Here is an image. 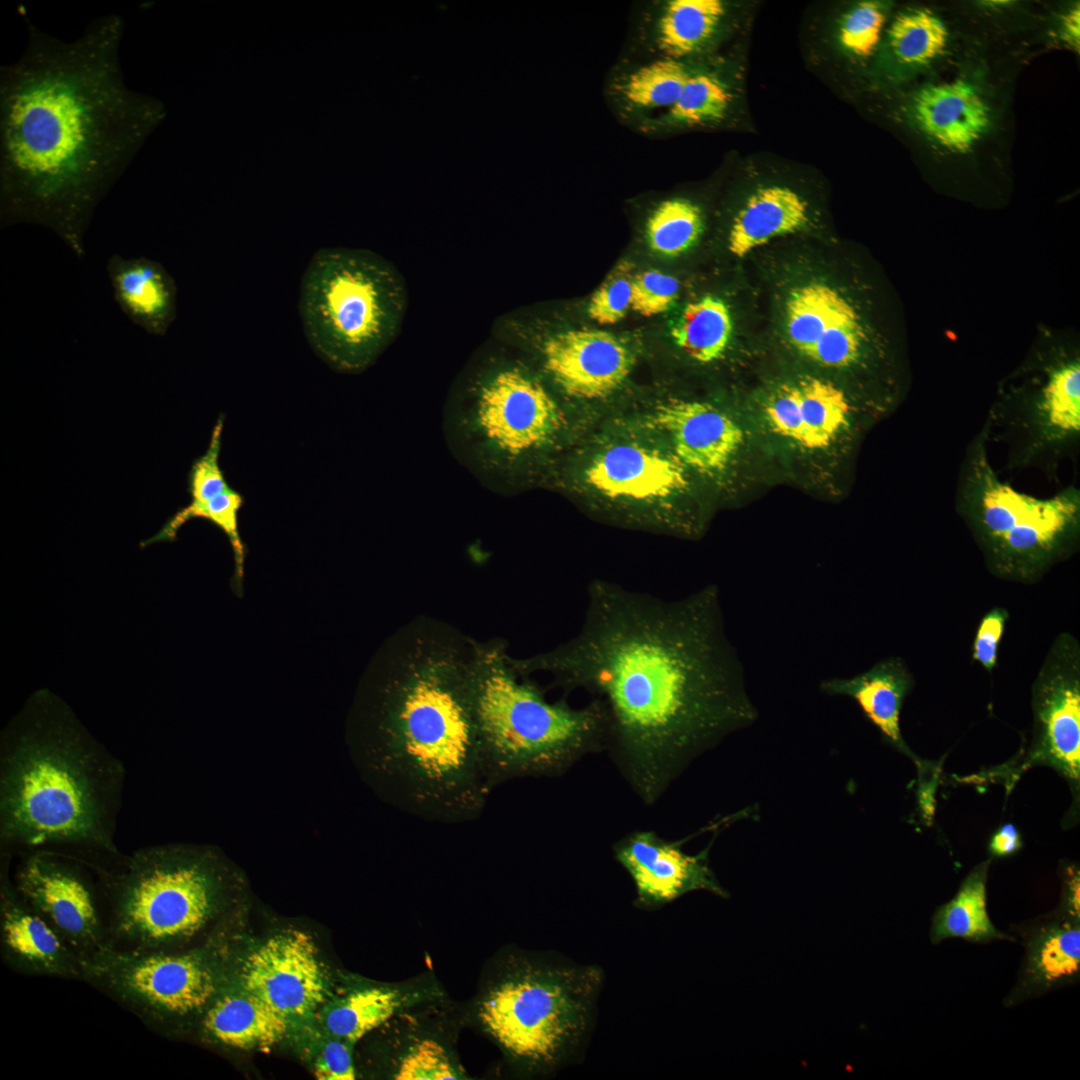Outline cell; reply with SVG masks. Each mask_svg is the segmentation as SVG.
<instances>
[{
  "instance_id": "cell-1",
  "label": "cell",
  "mask_w": 1080,
  "mask_h": 1080,
  "mask_svg": "<svg viewBox=\"0 0 1080 1080\" xmlns=\"http://www.w3.org/2000/svg\"><path fill=\"white\" fill-rule=\"evenodd\" d=\"M511 663L522 676L544 672L603 703L605 751L647 806L697 757L758 718L715 584L665 600L593 580L579 632Z\"/></svg>"
},
{
  "instance_id": "cell-2",
  "label": "cell",
  "mask_w": 1080,
  "mask_h": 1080,
  "mask_svg": "<svg viewBox=\"0 0 1080 1080\" xmlns=\"http://www.w3.org/2000/svg\"><path fill=\"white\" fill-rule=\"evenodd\" d=\"M27 24L25 51L0 69L1 221L46 226L81 255L96 206L166 107L124 82L120 15L70 42Z\"/></svg>"
},
{
  "instance_id": "cell-3",
  "label": "cell",
  "mask_w": 1080,
  "mask_h": 1080,
  "mask_svg": "<svg viewBox=\"0 0 1080 1080\" xmlns=\"http://www.w3.org/2000/svg\"><path fill=\"white\" fill-rule=\"evenodd\" d=\"M472 639L427 617L376 656L355 703L351 743L359 767L391 804L426 821L462 824L489 792L466 694Z\"/></svg>"
},
{
  "instance_id": "cell-4",
  "label": "cell",
  "mask_w": 1080,
  "mask_h": 1080,
  "mask_svg": "<svg viewBox=\"0 0 1080 1080\" xmlns=\"http://www.w3.org/2000/svg\"><path fill=\"white\" fill-rule=\"evenodd\" d=\"M122 770L46 690L5 734L1 835L27 846L81 844L115 853L112 814Z\"/></svg>"
},
{
  "instance_id": "cell-5",
  "label": "cell",
  "mask_w": 1080,
  "mask_h": 1080,
  "mask_svg": "<svg viewBox=\"0 0 1080 1080\" xmlns=\"http://www.w3.org/2000/svg\"><path fill=\"white\" fill-rule=\"evenodd\" d=\"M579 415L534 368L490 353L452 391L444 434L454 457L499 493L545 484L579 437Z\"/></svg>"
},
{
  "instance_id": "cell-6",
  "label": "cell",
  "mask_w": 1080,
  "mask_h": 1080,
  "mask_svg": "<svg viewBox=\"0 0 1080 1080\" xmlns=\"http://www.w3.org/2000/svg\"><path fill=\"white\" fill-rule=\"evenodd\" d=\"M466 694L485 786L519 778H555L587 754L606 749L608 719L593 698L581 708L549 702L511 663L503 640H472Z\"/></svg>"
},
{
  "instance_id": "cell-7",
  "label": "cell",
  "mask_w": 1080,
  "mask_h": 1080,
  "mask_svg": "<svg viewBox=\"0 0 1080 1080\" xmlns=\"http://www.w3.org/2000/svg\"><path fill=\"white\" fill-rule=\"evenodd\" d=\"M603 983L598 965L509 949L487 974L472 1011L518 1072L545 1076L584 1058Z\"/></svg>"
},
{
  "instance_id": "cell-8",
  "label": "cell",
  "mask_w": 1080,
  "mask_h": 1080,
  "mask_svg": "<svg viewBox=\"0 0 1080 1080\" xmlns=\"http://www.w3.org/2000/svg\"><path fill=\"white\" fill-rule=\"evenodd\" d=\"M407 307L400 271L368 249L321 248L301 278L298 309L305 337L339 372L372 366L399 335Z\"/></svg>"
},
{
  "instance_id": "cell-9",
  "label": "cell",
  "mask_w": 1080,
  "mask_h": 1080,
  "mask_svg": "<svg viewBox=\"0 0 1080 1080\" xmlns=\"http://www.w3.org/2000/svg\"><path fill=\"white\" fill-rule=\"evenodd\" d=\"M591 439L558 460L546 485L576 494L617 525L673 535L697 530L682 502L690 472L658 438L628 420Z\"/></svg>"
},
{
  "instance_id": "cell-10",
  "label": "cell",
  "mask_w": 1080,
  "mask_h": 1080,
  "mask_svg": "<svg viewBox=\"0 0 1080 1080\" xmlns=\"http://www.w3.org/2000/svg\"><path fill=\"white\" fill-rule=\"evenodd\" d=\"M986 423L968 445L956 507L996 576L1035 580L1069 556L1080 534V490L1066 486L1047 498L1001 480L989 453Z\"/></svg>"
},
{
  "instance_id": "cell-11",
  "label": "cell",
  "mask_w": 1080,
  "mask_h": 1080,
  "mask_svg": "<svg viewBox=\"0 0 1080 1080\" xmlns=\"http://www.w3.org/2000/svg\"><path fill=\"white\" fill-rule=\"evenodd\" d=\"M1007 447L1006 469L1053 477L1080 440V345L1068 329L1038 325L1022 362L998 384L985 421Z\"/></svg>"
},
{
  "instance_id": "cell-12",
  "label": "cell",
  "mask_w": 1080,
  "mask_h": 1080,
  "mask_svg": "<svg viewBox=\"0 0 1080 1080\" xmlns=\"http://www.w3.org/2000/svg\"><path fill=\"white\" fill-rule=\"evenodd\" d=\"M221 901V875L206 852L154 846L134 853L111 882L112 948L176 952L201 933Z\"/></svg>"
},
{
  "instance_id": "cell-13",
  "label": "cell",
  "mask_w": 1080,
  "mask_h": 1080,
  "mask_svg": "<svg viewBox=\"0 0 1080 1080\" xmlns=\"http://www.w3.org/2000/svg\"><path fill=\"white\" fill-rule=\"evenodd\" d=\"M83 981L99 988L156 1032L199 1021L220 990L209 954L132 952L109 947L85 963Z\"/></svg>"
},
{
  "instance_id": "cell-14",
  "label": "cell",
  "mask_w": 1080,
  "mask_h": 1080,
  "mask_svg": "<svg viewBox=\"0 0 1080 1080\" xmlns=\"http://www.w3.org/2000/svg\"><path fill=\"white\" fill-rule=\"evenodd\" d=\"M533 348L538 359L536 372L573 411L577 404L609 399L624 385L636 363L626 343L598 329L548 332Z\"/></svg>"
},
{
  "instance_id": "cell-15",
  "label": "cell",
  "mask_w": 1080,
  "mask_h": 1080,
  "mask_svg": "<svg viewBox=\"0 0 1080 1080\" xmlns=\"http://www.w3.org/2000/svg\"><path fill=\"white\" fill-rule=\"evenodd\" d=\"M724 0H649L634 6L618 58L706 61L734 23Z\"/></svg>"
},
{
  "instance_id": "cell-16",
  "label": "cell",
  "mask_w": 1080,
  "mask_h": 1080,
  "mask_svg": "<svg viewBox=\"0 0 1080 1080\" xmlns=\"http://www.w3.org/2000/svg\"><path fill=\"white\" fill-rule=\"evenodd\" d=\"M1033 760L1079 785L1080 649L1063 633L1054 641L1033 686Z\"/></svg>"
},
{
  "instance_id": "cell-17",
  "label": "cell",
  "mask_w": 1080,
  "mask_h": 1080,
  "mask_svg": "<svg viewBox=\"0 0 1080 1080\" xmlns=\"http://www.w3.org/2000/svg\"><path fill=\"white\" fill-rule=\"evenodd\" d=\"M633 423L658 438L690 473L712 480L728 472L744 443L736 420L705 401L661 399Z\"/></svg>"
},
{
  "instance_id": "cell-18",
  "label": "cell",
  "mask_w": 1080,
  "mask_h": 1080,
  "mask_svg": "<svg viewBox=\"0 0 1080 1080\" xmlns=\"http://www.w3.org/2000/svg\"><path fill=\"white\" fill-rule=\"evenodd\" d=\"M15 887L85 963L111 947L93 892L76 869L35 854L19 868Z\"/></svg>"
},
{
  "instance_id": "cell-19",
  "label": "cell",
  "mask_w": 1080,
  "mask_h": 1080,
  "mask_svg": "<svg viewBox=\"0 0 1080 1080\" xmlns=\"http://www.w3.org/2000/svg\"><path fill=\"white\" fill-rule=\"evenodd\" d=\"M683 843L651 830H638L613 845L615 860L634 884L636 908L656 911L695 891L729 898L709 864L712 842L694 855L682 849Z\"/></svg>"
},
{
  "instance_id": "cell-20",
  "label": "cell",
  "mask_w": 1080,
  "mask_h": 1080,
  "mask_svg": "<svg viewBox=\"0 0 1080 1080\" xmlns=\"http://www.w3.org/2000/svg\"><path fill=\"white\" fill-rule=\"evenodd\" d=\"M242 987L288 1018L306 1016L325 1000L327 983L313 939L286 930L253 950L240 970Z\"/></svg>"
},
{
  "instance_id": "cell-21",
  "label": "cell",
  "mask_w": 1080,
  "mask_h": 1080,
  "mask_svg": "<svg viewBox=\"0 0 1080 1080\" xmlns=\"http://www.w3.org/2000/svg\"><path fill=\"white\" fill-rule=\"evenodd\" d=\"M0 943L4 961L20 973L83 980L84 960L1 875Z\"/></svg>"
},
{
  "instance_id": "cell-22",
  "label": "cell",
  "mask_w": 1080,
  "mask_h": 1080,
  "mask_svg": "<svg viewBox=\"0 0 1080 1080\" xmlns=\"http://www.w3.org/2000/svg\"><path fill=\"white\" fill-rule=\"evenodd\" d=\"M706 61L618 58L606 75L604 100L618 122L637 133L677 102L691 75Z\"/></svg>"
},
{
  "instance_id": "cell-23",
  "label": "cell",
  "mask_w": 1080,
  "mask_h": 1080,
  "mask_svg": "<svg viewBox=\"0 0 1080 1080\" xmlns=\"http://www.w3.org/2000/svg\"><path fill=\"white\" fill-rule=\"evenodd\" d=\"M916 128L935 145L957 154L974 148L991 125L990 108L981 93L963 80L929 84L909 105Z\"/></svg>"
},
{
  "instance_id": "cell-24",
  "label": "cell",
  "mask_w": 1080,
  "mask_h": 1080,
  "mask_svg": "<svg viewBox=\"0 0 1080 1080\" xmlns=\"http://www.w3.org/2000/svg\"><path fill=\"white\" fill-rule=\"evenodd\" d=\"M107 272L123 313L147 333L165 335L177 316V288L165 267L145 257L113 255Z\"/></svg>"
},
{
  "instance_id": "cell-25",
  "label": "cell",
  "mask_w": 1080,
  "mask_h": 1080,
  "mask_svg": "<svg viewBox=\"0 0 1080 1080\" xmlns=\"http://www.w3.org/2000/svg\"><path fill=\"white\" fill-rule=\"evenodd\" d=\"M911 687V674L899 657L883 659L854 677L825 679L819 685L827 695L854 699L883 738L919 766L900 728L902 705Z\"/></svg>"
},
{
  "instance_id": "cell-26",
  "label": "cell",
  "mask_w": 1080,
  "mask_h": 1080,
  "mask_svg": "<svg viewBox=\"0 0 1080 1080\" xmlns=\"http://www.w3.org/2000/svg\"><path fill=\"white\" fill-rule=\"evenodd\" d=\"M730 76L722 58L707 60L691 75L677 102L637 133L660 139L725 126L733 115L736 100Z\"/></svg>"
},
{
  "instance_id": "cell-27",
  "label": "cell",
  "mask_w": 1080,
  "mask_h": 1080,
  "mask_svg": "<svg viewBox=\"0 0 1080 1080\" xmlns=\"http://www.w3.org/2000/svg\"><path fill=\"white\" fill-rule=\"evenodd\" d=\"M289 1018L248 992H219L199 1025L209 1040L230 1048L268 1049L287 1033Z\"/></svg>"
},
{
  "instance_id": "cell-28",
  "label": "cell",
  "mask_w": 1080,
  "mask_h": 1080,
  "mask_svg": "<svg viewBox=\"0 0 1080 1080\" xmlns=\"http://www.w3.org/2000/svg\"><path fill=\"white\" fill-rule=\"evenodd\" d=\"M440 997L438 986L431 981L417 980L404 988H358L331 1002L324 1012L323 1021L331 1036L352 1045L399 1012H406Z\"/></svg>"
},
{
  "instance_id": "cell-29",
  "label": "cell",
  "mask_w": 1080,
  "mask_h": 1080,
  "mask_svg": "<svg viewBox=\"0 0 1080 1080\" xmlns=\"http://www.w3.org/2000/svg\"><path fill=\"white\" fill-rule=\"evenodd\" d=\"M809 220V203L797 191L782 185L758 188L732 219L729 250L744 257L775 237L801 230Z\"/></svg>"
},
{
  "instance_id": "cell-30",
  "label": "cell",
  "mask_w": 1080,
  "mask_h": 1080,
  "mask_svg": "<svg viewBox=\"0 0 1080 1080\" xmlns=\"http://www.w3.org/2000/svg\"><path fill=\"white\" fill-rule=\"evenodd\" d=\"M871 319L869 306L829 284L811 281L794 288L785 305L786 337L807 356L816 342L833 328Z\"/></svg>"
},
{
  "instance_id": "cell-31",
  "label": "cell",
  "mask_w": 1080,
  "mask_h": 1080,
  "mask_svg": "<svg viewBox=\"0 0 1080 1080\" xmlns=\"http://www.w3.org/2000/svg\"><path fill=\"white\" fill-rule=\"evenodd\" d=\"M990 861L975 867L965 878L955 897L939 907L933 917L931 941L964 938L986 942L1008 938L997 930L987 913L986 883Z\"/></svg>"
},
{
  "instance_id": "cell-32",
  "label": "cell",
  "mask_w": 1080,
  "mask_h": 1080,
  "mask_svg": "<svg viewBox=\"0 0 1080 1080\" xmlns=\"http://www.w3.org/2000/svg\"><path fill=\"white\" fill-rule=\"evenodd\" d=\"M732 328L728 306L721 299L705 296L685 306L670 335L688 358L710 364L725 355Z\"/></svg>"
},
{
  "instance_id": "cell-33",
  "label": "cell",
  "mask_w": 1080,
  "mask_h": 1080,
  "mask_svg": "<svg viewBox=\"0 0 1080 1080\" xmlns=\"http://www.w3.org/2000/svg\"><path fill=\"white\" fill-rule=\"evenodd\" d=\"M803 426L801 446L810 450L829 446L850 423L851 403L843 390L813 377L797 381Z\"/></svg>"
},
{
  "instance_id": "cell-34",
  "label": "cell",
  "mask_w": 1080,
  "mask_h": 1080,
  "mask_svg": "<svg viewBox=\"0 0 1080 1080\" xmlns=\"http://www.w3.org/2000/svg\"><path fill=\"white\" fill-rule=\"evenodd\" d=\"M1080 967L1078 923L1049 926L1029 945L1026 979L1037 988H1048L1076 977Z\"/></svg>"
},
{
  "instance_id": "cell-35",
  "label": "cell",
  "mask_w": 1080,
  "mask_h": 1080,
  "mask_svg": "<svg viewBox=\"0 0 1080 1080\" xmlns=\"http://www.w3.org/2000/svg\"><path fill=\"white\" fill-rule=\"evenodd\" d=\"M704 227V211L693 199L674 195L653 204L644 220V233L651 249L664 256H677L689 249Z\"/></svg>"
},
{
  "instance_id": "cell-36",
  "label": "cell",
  "mask_w": 1080,
  "mask_h": 1080,
  "mask_svg": "<svg viewBox=\"0 0 1080 1080\" xmlns=\"http://www.w3.org/2000/svg\"><path fill=\"white\" fill-rule=\"evenodd\" d=\"M888 44L892 56L908 69L925 67L939 59L948 46L943 21L927 8L900 13L891 24Z\"/></svg>"
},
{
  "instance_id": "cell-37",
  "label": "cell",
  "mask_w": 1080,
  "mask_h": 1080,
  "mask_svg": "<svg viewBox=\"0 0 1080 1080\" xmlns=\"http://www.w3.org/2000/svg\"><path fill=\"white\" fill-rule=\"evenodd\" d=\"M243 502L241 494L231 487L205 502H190L170 517L155 535L142 541L140 546L174 541L180 528L188 521L195 518L207 520L227 536L234 556L235 584L241 586L246 549L239 532L238 514Z\"/></svg>"
},
{
  "instance_id": "cell-38",
  "label": "cell",
  "mask_w": 1080,
  "mask_h": 1080,
  "mask_svg": "<svg viewBox=\"0 0 1080 1080\" xmlns=\"http://www.w3.org/2000/svg\"><path fill=\"white\" fill-rule=\"evenodd\" d=\"M416 1024L407 1046L398 1059L393 1078L397 1080L465 1079L466 1074L447 1039L434 1028Z\"/></svg>"
},
{
  "instance_id": "cell-39",
  "label": "cell",
  "mask_w": 1080,
  "mask_h": 1080,
  "mask_svg": "<svg viewBox=\"0 0 1080 1080\" xmlns=\"http://www.w3.org/2000/svg\"><path fill=\"white\" fill-rule=\"evenodd\" d=\"M885 21V12L878 3H857L841 20L838 38L842 48L853 57H869L876 50Z\"/></svg>"
},
{
  "instance_id": "cell-40",
  "label": "cell",
  "mask_w": 1080,
  "mask_h": 1080,
  "mask_svg": "<svg viewBox=\"0 0 1080 1080\" xmlns=\"http://www.w3.org/2000/svg\"><path fill=\"white\" fill-rule=\"evenodd\" d=\"M633 264L620 261L593 293L588 314L599 324H615L631 309Z\"/></svg>"
},
{
  "instance_id": "cell-41",
  "label": "cell",
  "mask_w": 1080,
  "mask_h": 1080,
  "mask_svg": "<svg viewBox=\"0 0 1080 1080\" xmlns=\"http://www.w3.org/2000/svg\"><path fill=\"white\" fill-rule=\"evenodd\" d=\"M223 424L224 416L221 415L214 425L206 452L190 468L187 482L191 503L205 502L230 488L219 463Z\"/></svg>"
},
{
  "instance_id": "cell-42",
  "label": "cell",
  "mask_w": 1080,
  "mask_h": 1080,
  "mask_svg": "<svg viewBox=\"0 0 1080 1080\" xmlns=\"http://www.w3.org/2000/svg\"><path fill=\"white\" fill-rule=\"evenodd\" d=\"M679 281L658 270H646L634 274L631 309L643 316H653L666 311L677 299Z\"/></svg>"
},
{
  "instance_id": "cell-43",
  "label": "cell",
  "mask_w": 1080,
  "mask_h": 1080,
  "mask_svg": "<svg viewBox=\"0 0 1080 1080\" xmlns=\"http://www.w3.org/2000/svg\"><path fill=\"white\" fill-rule=\"evenodd\" d=\"M764 413L775 433L801 445L803 426L797 382L778 385L767 397Z\"/></svg>"
},
{
  "instance_id": "cell-44",
  "label": "cell",
  "mask_w": 1080,
  "mask_h": 1080,
  "mask_svg": "<svg viewBox=\"0 0 1080 1080\" xmlns=\"http://www.w3.org/2000/svg\"><path fill=\"white\" fill-rule=\"evenodd\" d=\"M1007 619V611L1004 608L995 607L983 616L977 628L972 657L988 672H991L997 664L998 647Z\"/></svg>"
},
{
  "instance_id": "cell-45",
  "label": "cell",
  "mask_w": 1080,
  "mask_h": 1080,
  "mask_svg": "<svg viewBox=\"0 0 1080 1080\" xmlns=\"http://www.w3.org/2000/svg\"><path fill=\"white\" fill-rule=\"evenodd\" d=\"M349 1043L334 1038L320 1051L315 1065V1075L320 1080H353L356 1078Z\"/></svg>"
},
{
  "instance_id": "cell-46",
  "label": "cell",
  "mask_w": 1080,
  "mask_h": 1080,
  "mask_svg": "<svg viewBox=\"0 0 1080 1080\" xmlns=\"http://www.w3.org/2000/svg\"><path fill=\"white\" fill-rule=\"evenodd\" d=\"M1022 846L1021 836L1013 824L1003 825L991 838L989 850L995 856H1007Z\"/></svg>"
},
{
  "instance_id": "cell-47",
  "label": "cell",
  "mask_w": 1080,
  "mask_h": 1080,
  "mask_svg": "<svg viewBox=\"0 0 1080 1080\" xmlns=\"http://www.w3.org/2000/svg\"><path fill=\"white\" fill-rule=\"evenodd\" d=\"M1079 7H1075L1064 17L1062 26L1063 34L1068 43L1079 45Z\"/></svg>"
},
{
  "instance_id": "cell-48",
  "label": "cell",
  "mask_w": 1080,
  "mask_h": 1080,
  "mask_svg": "<svg viewBox=\"0 0 1080 1080\" xmlns=\"http://www.w3.org/2000/svg\"><path fill=\"white\" fill-rule=\"evenodd\" d=\"M1068 910L1076 920L1080 916L1079 906V874L1075 873L1068 881Z\"/></svg>"
}]
</instances>
